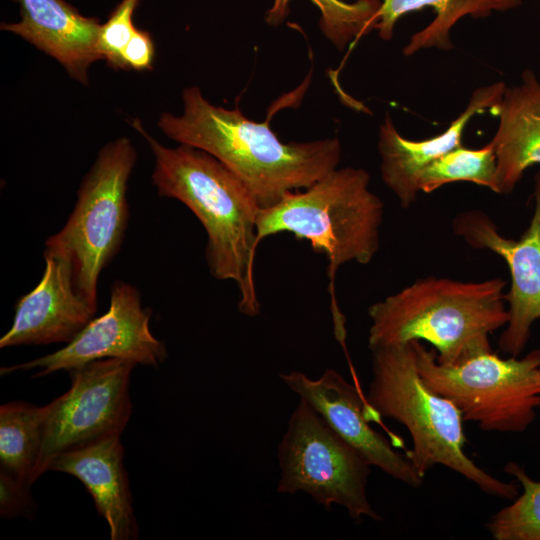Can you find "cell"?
<instances>
[{
	"label": "cell",
	"instance_id": "cell-6",
	"mask_svg": "<svg viewBox=\"0 0 540 540\" xmlns=\"http://www.w3.org/2000/svg\"><path fill=\"white\" fill-rule=\"evenodd\" d=\"M136 160V149L127 137L103 146L83 178L65 225L45 242L44 252L70 263L77 292L95 307L99 276L124 240L128 180Z\"/></svg>",
	"mask_w": 540,
	"mask_h": 540
},
{
	"label": "cell",
	"instance_id": "cell-1",
	"mask_svg": "<svg viewBox=\"0 0 540 540\" xmlns=\"http://www.w3.org/2000/svg\"><path fill=\"white\" fill-rule=\"evenodd\" d=\"M182 99L183 113H161L158 128L179 144L217 158L248 187L260 208L309 187L341 160L337 138L285 143L268 121L250 120L238 107L216 106L198 86L185 88Z\"/></svg>",
	"mask_w": 540,
	"mask_h": 540
},
{
	"label": "cell",
	"instance_id": "cell-2",
	"mask_svg": "<svg viewBox=\"0 0 540 540\" xmlns=\"http://www.w3.org/2000/svg\"><path fill=\"white\" fill-rule=\"evenodd\" d=\"M131 126L154 156L152 183L160 196L183 203L207 234L205 257L211 275L233 281L239 311L255 316L260 303L254 282L260 206L248 187L211 154L185 144L162 145L134 118Z\"/></svg>",
	"mask_w": 540,
	"mask_h": 540
},
{
	"label": "cell",
	"instance_id": "cell-20",
	"mask_svg": "<svg viewBox=\"0 0 540 540\" xmlns=\"http://www.w3.org/2000/svg\"><path fill=\"white\" fill-rule=\"evenodd\" d=\"M291 0H273L265 20L280 25L290 12ZM320 11L319 26L323 35L339 50L376 28L381 0H310Z\"/></svg>",
	"mask_w": 540,
	"mask_h": 540
},
{
	"label": "cell",
	"instance_id": "cell-22",
	"mask_svg": "<svg viewBox=\"0 0 540 540\" xmlns=\"http://www.w3.org/2000/svg\"><path fill=\"white\" fill-rule=\"evenodd\" d=\"M504 470L521 485L522 493L489 519L488 532L495 540H540V481L515 462Z\"/></svg>",
	"mask_w": 540,
	"mask_h": 540
},
{
	"label": "cell",
	"instance_id": "cell-16",
	"mask_svg": "<svg viewBox=\"0 0 540 540\" xmlns=\"http://www.w3.org/2000/svg\"><path fill=\"white\" fill-rule=\"evenodd\" d=\"M47 471L77 478L92 496L111 540L137 539L139 529L119 435L108 436L55 456Z\"/></svg>",
	"mask_w": 540,
	"mask_h": 540
},
{
	"label": "cell",
	"instance_id": "cell-18",
	"mask_svg": "<svg viewBox=\"0 0 540 540\" xmlns=\"http://www.w3.org/2000/svg\"><path fill=\"white\" fill-rule=\"evenodd\" d=\"M521 4L522 0H381L375 30L381 39L389 40L401 17L429 7L435 13L434 19L411 36L403 53L410 56L427 48L449 50L452 48L451 30L464 17L486 18L494 12L511 11Z\"/></svg>",
	"mask_w": 540,
	"mask_h": 540
},
{
	"label": "cell",
	"instance_id": "cell-19",
	"mask_svg": "<svg viewBox=\"0 0 540 540\" xmlns=\"http://www.w3.org/2000/svg\"><path fill=\"white\" fill-rule=\"evenodd\" d=\"M50 404L39 407L23 401L0 407L1 470L32 485L37 481L43 428Z\"/></svg>",
	"mask_w": 540,
	"mask_h": 540
},
{
	"label": "cell",
	"instance_id": "cell-7",
	"mask_svg": "<svg viewBox=\"0 0 540 540\" xmlns=\"http://www.w3.org/2000/svg\"><path fill=\"white\" fill-rule=\"evenodd\" d=\"M418 371L425 383L452 401L464 421L484 431L520 433L540 408V350L523 358H501L492 350L454 365L440 364L435 350L413 341Z\"/></svg>",
	"mask_w": 540,
	"mask_h": 540
},
{
	"label": "cell",
	"instance_id": "cell-23",
	"mask_svg": "<svg viewBox=\"0 0 540 540\" xmlns=\"http://www.w3.org/2000/svg\"><path fill=\"white\" fill-rule=\"evenodd\" d=\"M140 2L141 0H121L107 21L101 24L98 49L102 60L114 70H123L122 51L137 29L134 14Z\"/></svg>",
	"mask_w": 540,
	"mask_h": 540
},
{
	"label": "cell",
	"instance_id": "cell-12",
	"mask_svg": "<svg viewBox=\"0 0 540 540\" xmlns=\"http://www.w3.org/2000/svg\"><path fill=\"white\" fill-rule=\"evenodd\" d=\"M279 378L311 405L371 466L412 488L423 484L424 477L417 472L409 457L395 450L369 425L366 400L339 372L330 368L319 378L311 379L302 372L291 371L280 373Z\"/></svg>",
	"mask_w": 540,
	"mask_h": 540
},
{
	"label": "cell",
	"instance_id": "cell-10",
	"mask_svg": "<svg viewBox=\"0 0 540 540\" xmlns=\"http://www.w3.org/2000/svg\"><path fill=\"white\" fill-rule=\"evenodd\" d=\"M151 315V309L142 306L139 290L117 281L111 287L108 310L92 318L64 347L28 362L1 367L0 374L38 369L33 375L38 378L106 358L158 368L168 353L165 344L150 330Z\"/></svg>",
	"mask_w": 540,
	"mask_h": 540
},
{
	"label": "cell",
	"instance_id": "cell-24",
	"mask_svg": "<svg viewBox=\"0 0 540 540\" xmlns=\"http://www.w3.org/2000/svg\"><path fill=\"white\" fill-rule=\"evenodd\" d=\"M30 485L0 470V515L4 518L23 516L34 519L36 503Z\"/></svg>",
	"mask_w": 540,
	"mask_h": 540
},
{
	"label": "cell",
	"instance_id": "cell-5",
	"mask_svg": "<svg viewBox=\"0 0 540 540\" xmlns=\"http://www.w3.org/2000/svg\"><path fill=\"white\" fill-rule=\"evenodd\" d=\"M372 380L367 407L404 425L412 439L407 456L425 477L436 465L449 468L483 492L514 500L518 486L481 469L465 453L463 416L448 398L430 388L416 364L413 341L372 349Z\"/></svg>",
	"mask_w": 540,
	"mask_h": 540
},
{
	"label": "cell",
	"instance_id": "cell-8",
	"mask_svg": "<svg viewBox=\"0 0 540 540\" xmlns=\"http://www.w3.org/2000/svg\"><path fill=\"white\" fill-rule=\"evenodd\" d=\"M277 458L278 493H307L326 510L344 507L354 521L382 520L366 492L371 465L302 398L290 416Z\"/></svg>",
	"mask_w": 540,
	"mask_h": 540
},
{
	"label": "cell",
	"instance_id": "cell-17",
	"mask_svg": "<svg viewBox=\"0 0 540 540\" xmlns=\"http://www.w3.org/2000/svg\"><path fill=\"white\" fill-rule=\"evenodd\" d=\"M490 141L497 162L496 193L509 194L525 171L540 164V81L525 69L520 83L506 88Z\"/></svg>",
	"mask_w": 540,
	"mask_h": 540
},
{
	"label": "cell",
	"instance_id": "cell-13",
	"mask_svg": "<svg viewBox=\"0 0 540 540\" xmlns=\"http://www.w3.org/2000/svg\"><path fill=\"white\" fill-rule=\"evenodd\" d=\"M39 283L15 305L11 328L0 348L69 343L94 318L97 307L76 290L72 267L63 257L44 252Z\"/></svg>",
	"mask_w": 540,
	"mask_h": 540
},
{
	"label": "cell",
	"instance_id": "cell-9",
	"mask_svg": "<svg viewBox=\"0 0 540 540\" xmlns=\"http://www.w3.org/2000/svg\"><path fill=\"white\" fill-rule=\"evenodd\" d=\"M134 362L106 358L70 370V389L51 401L44 422L37 479L58 454L95 440L121 435L131 414Z\"/></svg>",
	"mask_w": 540,
	"mask_h": 540
},
{
	"label": "cell",
	"instance_id": "cell-25",
	"mask_svg": "<svg viewBox=\"0 0 540 540\" xmlns=\"http://www.w3.org/2000/svg\"><path fill=\"white\" fill-rule=\"evenodd\" d=\"M154 57L155 47L150 33L137 27L122 51L123 70H150Z\"/></svg>",
	"mask_w": 540,
	"mask_h": 540
},
{
	"label": "cell",
	"instance_id": "cell-21",
	"mask_svg": "<svg viewBox=\"0 0 540 540\" xmlns=\"http://www.w3.org/2000/svg\"><path fill=\"white\" fill-rule=\"evenodd\" d=\"M496 155L491 142L478 149L463 145L447 152L421 173L420 192L431 193L453 182H471L496 191Z\"/></svg>",
	"mask_w": 540,
	"mask_h": 540
},
{
	"label": "cell",
	"instance_id": "cell-15",
	"mask_svg": "<svg viewBox=\"0 0 540 540\" xmlns=\"http://www.w3.org/2000/svg\"><path fill=\"white\" fill-rule=\"evenodd\" d=\"M20 19L1 23V30L15 34L58 61L68 75L88 84L90 66L102 60L98 49L101 24L82 15L65 0H13Z\"/></svg>",
	"mask_w": 540,
	"mask_h": 540
},
{
	"label": "cell",
	"instance_id": "cell-11",
	"mask_svg": "<svg viewBox=\"0 0 540 540\" xmlns=\"http://www.w3.org/2000/svg\"><path fill=\"white\" fill-rule=\"evenodd\" d=\"M534 210L529 226L517 240L503 236L481 210H467L452 220L454 234L471 248L489 250L508 266L511 285L505 294L509 320L499 350L518 357L525 349L533 323L540 319V171L534 179Z\"/></svg>",
	"mask_w": 540,
	"mask_h": 540
},
{
	"label": "cell",
	"instance_id": "cell-3",
	"mask_svg": "<svg viewBox=\"0 0 540 540\" xmlns=\"http://www.w3.org/2000/svg\"><path fill=\"white\" fill-rule=\"evenodd\" d=\"M506 284L500 277L477 282L419 278L368 308V346L426 341L443 365L490 351L489 335L509 320Z\"/></svg>",
	"mask_w": 540,
	"mask_h": 540
},
{
	"label": "cell",
	"instance_id": "cell-26",
	"mask_svg": "<svg viewBox=\"0 0 540 540\" xmlns=\"http://www.w3.org/2000/svg\"><path fill=\"white\" fill-rule=\"evenodd\" d=\"M539 350H540V348H539ZM539 368H540V367H539Z\"/></svg>",
	"mask_w": 540,
	"mask_h": 540
},
{
	"label": "cell",
	"instance_id": "cell-14",
	"mask_svg": "<svg viewBox=\"0 0 540 540\" xmlns=\"http://www.w3.org/2000/svg\"><path fill=\"white\" fill-rule=\"evenodd\" d=\"M507 86L495 82L475 89L464 111L442 133L428 139L411 140L396 129L389 114L379 127L378 152L384 184L393 192L401 207L409 208L417 200L422 171L447 152L463 145L469 121L477 114L498 113Z\"/></svg>",
	"mask_w": 540,
	"mask_h": 540
},
{
	"label": "cell",
	"instance_id": "cell-4",
	"mask_svg": "<svg viewBox=\"0 0 540 540\" xmlns=\"http://www.w3.org/2000/svg\"><path fill=\"white\" fill-rule=\"evenodd\" d=\"M369 184L366 170L337 167L309 187L289 192L274 205L261 208L257 218L258 245L267 236L286 232L326 256L339 338L345 336V330L335 298L336 272L349 262L370 263L379 248L384 204Z\"/></svg>",
	"mask_w": 540,
	"mask_h": 540
}]
</instances>
